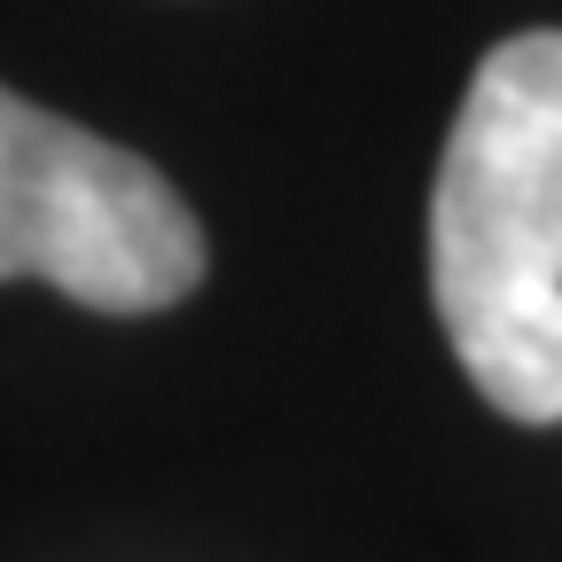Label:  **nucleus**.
I'll return each mask as SVG.
<instances>
[{"mask_svg": "<svg viewBox=\"0 0 562 562\" xmlns=\"http://www.w3.org/2000/svg\"><path fill=\"white\" fill-rule=\"evenodd\" d=\"M430 297L484 406L562 422V32L476 63L430 188Z\"/></svg>", "mask_w": 562, "mask_h": 562, "instance_id": "f257e3e1", "label": "nucleus"}, {"mask_svg": "<svg viewBox=\"0 0 562 562\" xmlns=\"http://www.w3.org/2000/svg\"><path fill=\"white\" fill-rule=\"evenodd\" d=\"M0 281L165 313L203 281V227L149 157L0 87Z\"/></svg>", "mask_w": 562, "mask_h": 562, "instance_id": "f03ea898", "label": "nucleus"}]
</instances>
